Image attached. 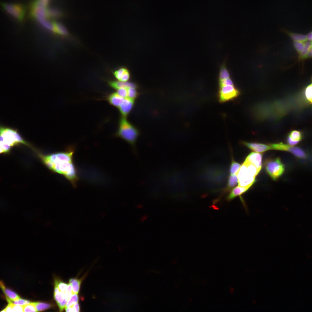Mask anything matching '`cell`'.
<instances>
[{
	"instance_id": "obj_1",
	"label": "cell",
	"mask_w": 312,
	"mask_h": 312,
	"mask_svg": "<svg viewBox=\"0 0 312 312\" xmlns=\"http://www.w3.org/2000/svg\"><path fill=\"white\" fill-rule=\"evenodd\" d=\"M74 151V147L71 146L62 151L45 154L37 151L36 153L42 163L49 170L62 175L75 187L79 177L73 161Z\"/></svg>"
},
{
	"instance_id": "obj_2",
	"label": "cell",
	"mask_w": 312,
	"mask_h": 312,
	"mask_svg": "<svg viewBox=\"0 0 312 312\" xmlns=\"http://www.w3.org/2000/svg\"><path fill=\"white\" fill-rule=\"evenodd\" d=\"M138 130L126 118L122 117L119 120L117 131L115 135L129 143L134 149L138 136Z\"/></svg>"
},
{
	"instance_id": "obj_3",
	"label": "cell",
	"mask_w": 312,
	"mask_h": 312,
	"mask_svg": "<svg viewBox=\"0 0 312 312\" xmlns=\"http://www.w3.org/2000/svg\"><path fill=\"white\" fill-rule=\"evenodd\" d=\"M0 140H2L13 147L23 144L36 150L30 144L25 140L16 130L0 126Z\"/></svg>"
},
{
	"instance_id": "obj_4",
	"label": "cell",
	"mask_w": 312,
	"mask_h": 312,
	"mask_svg": "<svg viewBox=\"0 0 312 312\" xmlns=\"http://www.w3.org/2000/svg\"><path fill=\"white\" fill-rule=\"evenodd\" d=\"M259 172L254 166L244 161L237 173L238 185L251 187Z\"/></svg>"
},
{
	"instance_id": "obj_5",
	"label": "cell",
	"mask_w": 312,
	"mask_h": 312,
	"mask_svg": "<svg viewBox=\"0 0 312 312\" xmlns=\"http://www.w3.org/2000/svg\"><path fill=\"white\" fill-rule=\"evenodd\" d=\"M0 7L7 15L17 22H22L25 18L26 8L23 4L0 2Z\"/></svg>"
},
{
	"instance_id": "obj_6",
	"label": "cell",
	"mask_w": 312,
	"mask_h": 312,
	"mask_svg": "<svg viewBox=\"0 0 312 312\" xmlns=\"http://www.w3.org/2000/svg\"><path fill=\"white\" fill-rule=\"evenodd\" d=\"M240 94V90L235 85H225L219 87L218 98L221 103L233 100Z\"/></svg>"
},
{
	"instance_id": "obj_7",
	"label": "cell",
	"mask_w": 312,
	"mask_h": 312,
	"mask_svg": "<svg viewBox=\"0 0 312 312\" xmlns=\"http://www.w3.org/2000/svg\"><path fill=\"white\" fill-rule=\"evenodd\" d=\"M266 171L274 180H276L283 174L285 170L284 165L279 158L268 160L265 162Z\"/></svg>"
},
{
	"instance_id": "obj_8",
	"label": "cell",
	"mask_w": 312,
	"mask_h": 312,
	"mask_svg": "<svg viewBox=\"0 0 312 312\" xmlns=\"http://www.w3.org/2000/svg\"><path fill=\"white\" fill-rule=\"evenodd\" d=\"M272 149L284 151H289L292 153L296 157L305 159L307 157L305 153L299 148L288 145L281 143L277 144H270Z\"/></svg>"
},
{
	"instance_id": "obj_9",
	"label": "cell",
	"mask_w": 312,
	"mask_h": 312,
	"mask_svg": "<svg viewBox=\"0 0 312 312\" xmlns=\"http://www.w3.org/2000/svg\"><path fill=\"white\" fill-rule=\"evenodd\" d=\"M262 154L252 152L247 156L244 161L254 166L259 172L262 167Z\"/></svg>"
},
{
	"instance_id": "obj_10",
	"label": "cell",
	"mask_w": 312,
	"mask_h": 312,
	"mask_svg": "<svg viewBox=\"0 0 312 312\" xmlns=\"http://www.w3.org/2000/svg\"><path fill=\"white\" fill-rule=\"evenodd\" d=\"M241 143L257 153H262L272 149L269 145L261 143L249 142L244 141H242Z\"/></svg>"
},
{
	"instance_id": "obj_11",
	"label": "cell",
	"mask_w": 312,
	"mask_h": 312,
	"mask_svg": "<svg viewBox=\"0 0 312 312\" xmlns=\"http://www.w3.org/2000/svg\"><path fill=\"white\" fill-rule=\"evenodd\" d=\"M134 104L133 99L129 98H125L118 107L122 117H126L131 110Z\"/></svg>"
},
{
	"instance_id": "obj_12",
	"label": "cell",
	"mask_w": 312,
	"mask_h": 312,
	"mask_svg": "<svg viewBox=\"0 0 312 312\" xmlns=\"http://www.w3.org/2000/svg\"><path fill=\"white\" fill-rule=\"evenodd\" d=\"M0 288L4 294L8 302L15 300L20 298L16 293L7 287L1 281H0Z\"/></svg>"
},
{
	"instance_id": "obj_13",
	"label": "cell",
	"mask_w": 312,
	"mask_h": 312,
	"mask_svg": "<svg viewBox=\"0 0 312 312\" xmlns=\"http://www.w3.org/2000/svg\"><path fill=\"white\" fill-rule=\"evenodd\" d=\"M301 133L297 130H293L288 135L287 138V143L291 146L295 145L298 143L302 139Z\"/></svg>"
},
{
	"instance_id": "obj_14",
	"label": "cell",
	"mask_w": 312,
	"mask_h": 312,
	"mask_svg": "<svg viewBox=\"0 0 312 312\" xmlns=\"http://www.w3.org/2000/svg\"><path fill=\"white\" fill-rule=\"evenodd\" d=\"M249 187L237 186L232 190L227 197V200H231L235 198L240 196L246 192L250 187Z\"/></svg>"
},
{
	"instance_id": "obj_15",
	"label": "cell",
	"mask_w": 312,
	"mask_h": 312,
	"mask_svg": "<svg viewBox=\"0 0 312 312\" xmlns=\"http://www.w3.org/2000/svg\"><path fill=\"white\" fill-rule=\"evenodd\" d=\"M109 84L112 88L116 89L122 88H135L136 87V85L133 83L120 81H110L109 82Z\"/></svg>"
},
{
	"instance_id": "obj_16",
	"label": "cell",
	"mask_w": 312,
	"mask_h": 312,
	"mask_svg": "<svg viewBox=\"0 0 312 312\" xmlns=\"http://www.w3.org/2000/svg\"><path fill=\"white\" fill-rule=\"evenodd\" d=\"M125 98L120 96L116 93H112L107 97V100L113 106L118 107L123 101Z\"/></svg>"
},
{
	"instance_id": "obj_17",
	"label": "cell",
	"mask_w": 312,
	"mask_h": 312,
	"mask_svg": "<svg viewBox=\"0 0 312 312\" xmlns=\"http://www.w3.org/2000/svg\"><path fill=\"white\" fill-rule=\"evenodd\" d=\"M64 16L63 12L60 10L56 8H50L47 9V17L50 19H57Z\"/></svg>"
},
{
	"instance_id": "obj_18",
	"label": "cell",
	"mask_w": 312,
	"mask_h": 312,
	"mask_svg": "<svg viewBox=\"0 0 312 312\" xmlns=\"http://www.w3.org/2000/svg\"><path fill=\"white\" fill-rule=\"evenodd\" d=\"M53 23L54 28V33L63 36H66L68 34V32L66 28L61 23L57 22Z\"/></svg>"
},
{
	"instance_id": "obj_19",
	"label": "cell",
	"mask_w": 312,
	"mask_h": 312,
	"mask_svg": "<svg viewBox=\"0 0 312 312\" xmlns=\"http://www.w3.org/2000/svg\"><path fill=\"white\" fill-rule=\"evenodd\" d=\"M283 30L290 36L294 41L304 42L307 41V40L306 35L291 33L284 29Z\"/></svg>"
},
{
	"instance_id": "obj_20",
	"label": "cell",
	"mask_w": 312,
	"mask_h": 312,
	"mask_svg": "<svg viewBox=\"0 0 312 312\" xmlns=\"http://www.w3.org/2000/svg\"><path fill=\"white\" fill-rule=\"evenodd\" d=\"M51 0H34L30 3L29 7L47 8Z\"/></svg>"
},
{
	"instance_id": "obj_21",
	"label": "cell",
	"mask_w": 312,
	"mask_h": 312,
	"mask_svg": "<svg viewBox=\"0 0 312 312\" xmlns=\"http://www.w3.org/2000/svg\"><path fill=\"white\" fill-rule=\"evenodd\" d=\"M69 282L71 286L73 294H78L79 291L81 280L71 278L70 279Z\"/></svg>"
},
{
	"instance_id": "obj_22",
	"label": "cell",
	"mask_w": 312,
	"mask_h": 312,
	"mask_svg": "<svg viewBox=\"0 0 312 312\" xmlns=\"http://www.w3.org/2000/svg\"><path fill=\"white\" fill-rule=\"evenodd\" d=\"M44 28L50 31L54 32V28L53 23H52L46 19L37 21Z\"/></svg>"
},
{
	"instance_id": "obj_23",
	"label": "cell",
	"mask_w": 312,
	"mask_h": 312,
	"mask_svg": "<svg viewBox=\"0 0 312 312\" xmlns=\"http://www.w3.org/2000/svg\"><path fill=\"white\" fill-rule=\"evenodd\" d=\"M238 182L237 174L230 175L229 176L228 181L226 190H230L235 187Z\"/></svg>"
},
{
	"instance_id": "obj_24",
	"label": "cell",
	"mask_w": 312,
	"mask_h": 312,
	"mask_svg": "<svg viewBox=\"0 0 312 312\" xmlns=\"http://www.w3.org/2000/svg\"><path fill=\"white\" fill-rule=\"evenodd\" d=\"M37 311H41L49 309L52 307V305L49 303L36 302H34Z\"/></svg>"
},
{
	"instance_id": "obj_25",
	"label": "cell",
	"mask_w": 312,
	"mask_h": 312,
	"mask_svg": "<svg viewBox=\"0 0 312 312\" xmlns=\"http://www.w3.org/2000/svg\"><path fill=\"white\" fill-rule=\"evenodd\" d=\"M12 147L2 140H0V154H9Z\"/></svg>"
},
{
	"instance_id": "obj_26",
	"label": "cell",
	"mask_w": 312,
	"mask_h": 312,
	"mask_svg": "<svg viewBox=\"0 0 312 312\" xmlns=\"http://www.w3.org/2000/svg\"><path fill=\"white\" fill-rule=\"evenodd\" d=\"M54 298L57 304L62 302L66 298L69 299L66 296L64 292L60 291L54 292Z\"/></svg>"
},
{
	"instance_id": "obj_27",
	"label": "cell",
	"mask_w": 312,
	"mask_h": 312,
	"mask_svg": "<svg viewBox=\"0 0 312 312\" xmlns=\"http://www.w3.org/2000/svg\"><path fill=\"white\" fill-rule=\"evenodd\" d=\"M242 165L233 159L230 169V174H237Z\"/></svg>"
},
{
	"instance_id": "obj_28",
	"label": "cell",
	"mask_w": 312,
	"mask_h": 312,
	"mask_svg": "<svg viewBox=\"0 0 312 312\" xmlns=\"http://www.w3.org/2000/svg\"><path fill=\"white\" fill-rule=\"evenodd\" d=\"M79 298L78 294H73L69 297L66 304L65 307L71 306L78 302Z\"/></svg>"
},
{
	"instance_id": "obj_29",
	"label": "cell",
	"mask_w": 312,
	"mask_h": 312,
	"mask_svg": "<svg viewBox=\"0 0 312 312\" xmlns=\"http://www.w3.org/2000/svg\"><path fill=\"white\" fill-rule=\"evenodd\" d=\"M312 86L311 84L305 88L304 91L305 98L311 104L312 103Z\"/></svg>"
},
{
	"instance_id": "obj_30",
	"label": "cell",
	"mask_w": 312,
	"mask_h": 312,
	"mask_svg": "<svg viewBox=\"0 0 312 312\" xmlns=\"http://www.w3.org/2000/svg\"><path fill=\"white\" fill-rule=\"evenodd\" d=\"M8 303H12L14 304L23 306L29 304L31 302L29 300L19 298L18 299L13 301H10L8 302Z\"/></svg>"
},
{
	"instance_id": "obj_31",
	"label": "cell",
	"mask_w": 312,
	"mask_h": 312,
	"mask_svg": "<svg viewBox=\"0 0 312 312\" xmlns=\"http://www.w3.org/2000/svg\"><path fill=\"white\" fill-rule=\"evenodd\" d=\"M67 284L58 280L55 279V285H56L60 291L63 292H65L68 285Z\"/></svg>"
},
{
	"instance_id": "obj_32",
	"label": "cell",
	"mask_w": 312,
	"mask_h": 312,
	"mask_svg": "<svg viewBox=\"0 0 312 312\" xmlns=\"http://www.w3.org/2000/svg\"><path fill=\"white\" fill-rule=\"evenodd\" d=\"M311 41H306L304 43V49L303 51L300 53V55L301 56L305 57L307 55V53L310 49L312 47Z\"/></svg>"
},
{
	"instance_id": "obj_33",
	"label": "cell",
	"mask_w": 312,
	"mask_h": 312,
	"mask_svg": "<svg viewBox=\"0 0 312 312\" xmlns=\"http://www.w3.org/2000/svg\"><path fill=\"white\" fill-rule=\"evenodd\" d=\"M138 94L135 88H127V97L132 99L135 98Z\"/></svg>"
},
{
	"instance_id": "obj_34",
	"label": "cell",
	"mask_w": 312,
	"mask_h": 312,
	"mask_svg": "<svg viewBox=\"0 0 312 312\" xmlns=\"http://www.w3.org/2000/svg\"><path fill=\"white\" fill-rule=\"evenodd\" d=\"M23 312H37L34 302L23 306Z\"/></svg>"
},
{
	"instance_id": "obj_35",
	"label": "cell",
	"mask_w": 312,
	"mask_h": 312,
	"mask_svg": "<svg viewBox=\"0 0 312 312\" xmlns=\"http://www.w3.org/2000/svg\"><path fill=\"white\" fill-rule=\"evenodd\" d=\"M294 44L298 53H300L303 51L304 49V43L303 42L294 41Z\"/></svg>"
},
{
	"instance_id": "obj_36",
	"label": "cell",
	"mask_w": 312,
	"mask_h": 312,
	"mask_svg": "<svg viewBox=\"0 0 312 312\" xmlns=\"http://www.w3.org/2000/svg\"><path fill=\"white\" fill-rule=\"evenodd\" d=\"M127 88H122L117 89L116 92L120 97L125 98L127 97Z\"/></svg>"
},
{
	"instance_id": "obj_37",
	"label": "cell",
	"mask_w": 312,
	"mask_h": 312,
	"mask_svg": "<svg viewBox=\"0 0 312 312\" xmlns=\"http://www.w3.org/2000/svg\"><path fill=\"white\" fill-rule=\"evenodd\" d=\"M126 70L127 69L124 68H121L115 71L114 73V75L116 78L120 81Z\"/></svg>"
},
{
	"instance_id": "obj_38",
	"label": "cell",
	"mask_w": 312,
	"mask_h": 312,
	"mask_svg": "<svg viewBox=\"0 0 312 312\" xmlns=\"http://www.w3.org/2000/svg\"><path fill=\"white\" fill-rule=\"evenodd\" d=\"M130 74L129 72L127 69L122 75L120 81L126 82L129 79Z\"/></svg>"
},
{
	"instance_id": "obj_39",
	"label": "cell",
	"mask_w": 312,
	"mask_h": 312,
	"mask_svg": "<svg viewBox=\"0 0 312 312\" xmlns=\"http://www.w3.org/2000/svg\"><path fill=\"white\" fill-rule=\"evenodd\" d=\"M64 293L66 296L68 298L73 294L71 286L70 283L68 285L67 288Z\"/></svg>"
},
{
	"instance_id": "obj_40",
	"label": "cell",
	"mask_w": 312,
	"mask_h": 312,
	"mask_svg": "<svg viewBox=\"0 0 312 312\" xmlns=\"http://www.w3.org/2000/svg\"><path fill=\"white\" fill-rule=\"evenodd\" d=\"M68 299L65 298L62 302L57 304L59 307L60 311H62L65 307L66 304L68 300Z\"/></svg>"
},
{
	"instance_id": "obj_41",
	"label": "cell",
	"mask_w": 312,
	"mask_h": 312,
	"mask_svg": "<svg viewBox=\"0 0 312 312\" xmlns=\"http://www.w3.org/2000/svg\"><path fill=\"white\" fill-rule=\"evenodd\" d=\"M13 312H23V306L13 304Z\"/></svg>"
},
{
	"instance_id": "obj_42",
	"label": "cell",
	"mask_w": 312,
	"mask_h": 312,
	"mask_svg": "<svg viewBox=\"0 0 312 312\" xmlns=\"http://www.w3.org/2000/svg\"><path fill=\"white\" fill-rule=\"evenodd\" d=\"M13 304L12 303H8V305L1 312H13Z\"/></svg>"
},
{
	"instance_id": "obj_43",
	"label": "cell",
	"mask_w": 312,
	"mask_h": 312,
	"mask_svg": "<svg viewBox=\"0 0 312 312\" xmlns=\"http://www.w3.org/2000/svg\"><path fill=\"white\" fill-rule=\"evenodd\" d=\"M72 312H79L80 309L79 304L78 302L71 306Z\"/></svg>"
},
{
	"instance_id": "obj_44",
	"label": "cell",
	"mask_w": 312,
	"mask_h": 312,
	"mask_svg": "<svg viewBox=\"0 0 312 312\" xmlns=\"http://www.w3.org/2000/svg\"><path fill=\"white\" fill-rule=\"evenodd\" d=\"M312 32H309L306 36L307 39L309 41H311L312 40Z\"/></svg>"
},
{
	"instance_id": "obj_45",
	"label": "cell",
	"mask_w": 312,
	"mask_h": 312,
	"mask_svg": "<svg viewBox=\"0 0 312 312\" xmlns=\"http://www.w3.org/2000/svg\"><path fill=\"white\" fill-rule=\"evenodd\" d=\"M307 56H308V57H311V56H312V47L309 50V51H308V52L307 53Z\"/></svg>"
}]
</instances>
